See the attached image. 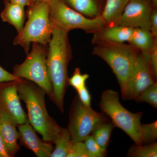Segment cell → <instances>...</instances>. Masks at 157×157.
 <instances>
[{"label": "cell", "mask_w": 157, "mask_h": 157, "mask_svg": "<svg viewBox=\"0 0 157 157\" xmlns=\"http://www.w3.org/2000/svg\"><path fill=\"white\" fill-rule=\"evenodd\" d=\"M68 33L53 27L47 55V69L52 89L49 98L62 113L64 111V99L69 86L68 65L73 58Z\"/></svg>", "instance_id": "cell-1"}, {"label": "cell", "mask_w": 157, "mask_h": 157, "mask_svg": "<svg viewBox=\"0 0 157 157\" xmlns=\"http://www.w3.org/2000/svg\"><path fill=\"white\" fill-rule=\"evenodd\" d=\"M20 99L26 106L27 118L42 140L53 144L61 127L48 114L45 103L46 93L33 82L23 78L18 82Z\"/></svg>", "instance_id": "cell-2"}, {"label": "cell", "mask_w": 157, "mask_h": 157, "mask_svg": "<svg viewBox=\"0 0 157 157\" xmlns=\"http://www.w3.org/2000/svg\"><path fill=\"white\" fill-rule=\"evenodd\" d=\"M92 54L107 63L120 86L122 98L127 100L128 82L139 51L130 44L104 42L96 44Z\"/></svg>", "instance_id": "cell-3"}, {"label": "cell", "mask_w": 157, "mask_h": 157, "mask_svg": "<svg viewBox=\"0 0 157 157\" xmlns=\"http://www.w3.org/2000/svg\"><path fill=\"white\" fill-rule=\"evenodd\" d=\"M25 14L27 21L14 38L13 45L21 46L27 54L33 43L48 45L51 39L53 26L49 18L48 3H33L28 6Z\"/></svg>", "instance_id": "cell-4"}, {"label": "cell", "mask_w": 157, "mask_h": 157, "mask_svg": "<svg viewBox=\"0 0 157 157\" xmlns=\"http://www.w3.org/2000/svg\"><path fill=\"white\" fill-rule=\"evenodd\" d=\"M99 107L109 116L115 127L126 133L137 145L141 143V123L143 113H133L125 109L120 102L118 93L108 89L102 93Z\"/></svg>", "instance_id": "cell-5"}, {"label": "cell", "mask_w": 157, "mask_h": 157, "mask_svg": "<svg viewBox=\"0 0 157 157\" xmlns=\"http://www.w3.org/2000/svg\"><path fill=\"white\" fill-rule=\"evenodd\" d=\"M48 5L52 26L67 33L81 29L86 33L93 34L106 26L102 16L89 18L68 7L62 0H51Z\"/></svg>", "instance_id": "cell-6"}, {"label": "cell", "mask_w": 157, "mask_h": 157, "mask_svg": "<svg viewBox=\"0 0 157 157\" xmlns=\"http://www.w3.org/2000/svg\"><path fill=\"white\" fill-rule=\"evenodd\" d=\"M32 46L24 61L14 67L13 74L18 78L33 82L50 98L52 89L47 69L48 45L34 42Z\"/></svg>", "instance_id": "cell-7"}, {"label": "cell", "mask_w": 157, "mask_h": 157, "mask_svg": "<svg viewBox=\"0 0 157 157\" xmlns=\"http://www.w3.org/2000/svg\"><path fill=\"white\" fill-rule=\"evenodd\" d=\"M107 121L103 113H98L91 107L85 106L76 95L70 107L67 129L72 141H83L100 124Z\"/></svg>", "instance_id": "cell-8"}, {"label": "cell", "mask_w": 157, "mask_h": 157, "mask_svg": "<svg viewBox=\"0 0 157 157\" xmlns=\"http://www.w3.org/2000/svg\"><path fill=\"white\" fill-rule=\"evenodd\" d=\"M150 64V53L139 51L129 78L127 100L136 101L140 94L157 82Z\"/></svg>", "instance_id": "cell-9"}, {"label": "cell", "mask_w": 157, "mask_h": 157, "mask_svg": "<svg viewBox=\"0 0 157 157\" xmlns=\"http://www.w3.org/2000/svg\"><path fill=\"white\" fill-rule=\"evenodd\" d=\"M18 82H0V115L8 119L17 126L24 123L27 118L21 104L17 91Z\"/></svg>", "instance_id": "cell-10"}, {"label": "cell", "mask_w": 157, "mask_h": 157, "mask_svg": "<svg viewBox=\"0 0 157 157\" xmlns=\"http://www.w3.org/2000/svg\"><path fill=\"white\" fill-rule=\"evenodd\" d=\"M155 7L153 0H128L117 25L150 30L151 16Z\"/></svg>", "instance_id": "cell-11"}, {"label": "cell", "mask_w": 157, "mask_h": 157, "mask_svg": "<svg viewBox=\"0 0 157 157\" xmlns=\"http://www.w3.org/2000/svg\"><path fill=\"white\" fill-rule=\"evenodd\" d=\"M20 144L30 150L38 157H50L54 147L52 144L40 139L27 118L24 123L17 125Z\"/></svg>", "instance_id": "cell-12"}, {"label": "cell", "mask_w": 157, "mask_h": 157, "mask_svg": "<svg viewBox=\"0 0 157 157\" xmlns=\"http://www.w3.org/2000/svg\"><path fill=\"white\" fill-rule=\"evenodd\" d=\"M133 28L120 25L105 26L93 34L92 44L104 42L124 43L128 42Z\"/></svg>", "instance_id": "cell-13"}, {"label": "cell", "mask_w": 157, "mask_h": 157, "mask_svg": "<svg viewBox=\"0 0 157 157\" xmlns=\"http://www.w3.org/2000/svg\"><path fill=\"white\" fill-rule=\"evenodd\" d=\"M16 126L11 121L0 115V134L10 157H14L20 148L17 143L19 133Z\"/></svg>", "instance_id": "cell-14"}, {"label": "cell", "mask_w": 157, "mask_h": 157, "mask_svg": "<svg viewBox=\"0 0 157 157\" xmlns=\"http://www.w3.org/2000/svg\"><path fill=\"white\" fill-rule=\"evenodd\" d=\"M68 7L89 18L102 16L106 0H62Z\"/></svg>", "instance_id": "cell-15"}, {"label": "cell", "mask_w": 157, "mask_h": 157, "mask_svg": "<svg viewBox=\"0 0 157 157\" xmlns=\"http://www.w3.org/2000/svg\"><path fill=\"white\" fill-rule=\"evenodd\" d=\"M24 8L23 6L8 1L5 2V7L0 14L2 21L13 25L17 33L24 26L26 15Z\"/></svg>", "instance_id": "cell-16"}, {"label": "cell", "mask_w": 157, "mask_h": 157, "mask_svg": "<svg viewBox=\"0 0 157 157\" xmlns=\"http://www.w3.org/2000/svg\"><path fill=\"white\" fill-rule=\"evenodd\" d=\"M157 39L152 35L151 32L146 29L133 28L129 44L141 52L150 53Z\"/></svg>", "instance_id": "cell-17"}, {"label": "cell", "mask_w": 157, "mask_h": 157, "mask_svg": "<svg viewBox=\"0 0 157 157\" xmlns=\"http://www.w3.org/2000/svg\"><path fill=\"white\" fill-rule=\"evenodd\" d=\"M128 0H106L102 17L106 26L117 25Z\"/></svg>", "instance_id": "cell-18"}, {"label": "cell", "mask_w": 157, "mask_h": 157, "mask_svg": "<svg viewBox=\"0 0 157 157\" xmlns=\"http://www.w3.org/2000/svg\"><path fill=\"white\" fill-rule=\"evenodd\" d=\"M72 143L68 129L61 127L54 142L55 147L50 157H67Z\"/></svg>", "instance_id": "cell-19"}, {"label": "cell", "mask_w": 157, "mask_h": 157, "mask_svg": "<svg viewBox=\"0 0 157 157\" xmlns=\"http://www.w3.org/2000/svg\"><path fill=\"white\" fill-rule=\"evenodd\" d=\"M115 127L112 121H105L97 127L92 133L96 142L104 150L107 151L111 133Z\"/></svg>", "instance_id": "cell-20"}, {"label": "cell", "mask_w": 157, "mask_h": 157, "mask_svg": "<svg viewBox=\"0 0 157 157\" xmlns=\"http://www.w3.org/2000/svg\"><path fill=\"white\" fill-rule=\"evenodd\" d=\"M127 156L157 157V143L155 142L147 145H133L129 149Z\"/></svg>", "instance_id": "cell-21"}, {"label": "cell", "mask_w": 157, "mask_h": 157, "mask_svg": "<svg viewBox=\"0 0 157 157\" xmlns=\"http://www.w3.org/2000/svg\"><path fill=\"white\" fill-rule=\"evenodd\" d=\"M137 102H144L157 108V82L150 86L144 90L137 98Z\"/></svg>", "instance_id": "cell-22"}, {"label": "cell", "mask_w": 157, "mask_h": 157, "mask_svg": "<svg viewBox=\"0 0 157 157\" xmlns=\"http://www.w3.org/2000/svg\"><path fill=\"white\" fill-rule=\"evenodd\" d=\"M157 138V121L152 123L141 124V143H152Z\"/></svg>", "instance_id": "cell-23"}, {"label": "cell", "mask_w": 157, "mask_h": 157, "mask_svg": "<svg viewBox=\"0 0 157 157\" xmlns=\"http://www.w3.org/2000/svg\"><path fill=\"white\" fill-rule=\"evenodd\" d=\"M83 142L88 157H104L107 155V151L101 148L91 135L87 136Z\"/></svg>", "instance_id": "cell-24"}, {"label": "cell", "mask_w": 157, "mask_h": 157, "mask_svg": "<svg viewBox=\"0 0 157 157\" xmlns=\"http://www.w3.org/2000/svg\"><path fill=\"white\" fill-rule=\"evenodd\" d=\"M89 77V75L86 73L82 74L80 69L76 68L72 76L68 78V85L77 90L86 86V80Z\"/></svg>", "instance_id": "cell-25"}, {"label": "cell", "mask_w": 157, "mask_h": 157, "mask_svg": "<svg viewBox=\"0 0 157 157\" xmlns=\"http://www.w3.org/2000/svg\"><path fill=\"white\" fill-rule=\"evenodd\" d=\"M67 157H88L83 141H72Z\"/></svg>", "instance_id": "cell-26"}, {"label": "cell", "mask_w": 157, "mask_h": 157, "mask_svg": "<svg viewBox=\"0 0 157 157\" xmlns=\"http://www.w3.org/2000/svg\"><path fill=\"white\" fill-rule=\"evenodd\" d=\"M76 91L78 93L77 95L78 96V98L82 103L87 107H90L92 100L91 95L86 86Z\"/></svg>", "instance_id": "cell-27"}, {"label": "cell", "mask_w": 157, "mask_h": 157, "mask_svg": "<svg viewBox=\"0 0 157 157\" xmlns=\"http://www.w3.org/2000/svg\"><path fill=\"white\" fill-rule=\"evenodd\" d=\"M150 64L156 80L157 78V41L150 53Z\"/></svg>", "instance_id": "cell-28"}, {"label": "cell", "mask_w": 157, "mask_h": 157, "mask_svg": "<svg viewBox=\"0 0 157 157\" xmlns=\"http://www.w3.org/2000/svg\"><path fill=\"white\" fill-rule=\"evenodd\" d=\"M23 78H18L12 73H9L0 66V82H3L21 81Z\"/></svg>", "instance_id": "cell-29"}, {"label": "cell", "mask_w": 157, "mask_h": 157, "mask_svg": "<svg viewBox=\"0 0 157 157\" xmlns=\"http://www.w3.org/2000/svg\"><path fill=\"white\" fill-rule=\"evenodd\" d=\"M150 31L155 39H157V9H154L151 16Z\"/></svg>", "instance_id": "cell-30"}, {"label": "cell", "mask_w": 157, "mask_h": 157, "mask_svg": "<svg viewBox=\"0 0 157 157\" xmlns=\"http://www.w3.org/2000/svg\"><path fill=\"white\" fill-rule=\"evenodd\" d=\"M0 157H10L0 134Z\"/></svg>", "instance_id": "cell-31"}, {"label": "cell", "mask_w": 157, "mask_h": 157, "mask_svg": "<svg viewBox=\"0 0 157 157\" xmlns=\"http://www.w3.org/2000/svg\"><path fill=\"white\" fill-rule=\"evenodd\" d=\"M8 1L10 2L18 4L24 7H28L30 5V0H8Z\"/></svg>", "instance_id": "cell-32"}, {"label": "cell", "mask_w": 157, "mask_h": 157, "mask_svg": "<svg viewBox=\"0 0 157 157\" xmlns=\"http://www.w3.org/2000/svg\"><path fill=\"white\" fill-rule=\"evenodd\" d=\"M51 0H30V5L34 3L43 2L49 3Z\"/></svg>", "instance_id": "cell-33"}, {"label": "cell", "mask_w": 157, "mask_h": 157, "mask_svg": "<svg viewBox=\"0 0 157 157\" xmlns=\"http://www.w3.org/2000/svg\"><path fill=\"white\" fill-rule=\"evenodd\" d=\"M155 8H157V0H153Z\"/></svg>", "instance_id": "cell-34"}, {"label": "cell", "mask_w": 157, "mask_h": 157, "mask_svg": "<svg viewBox=\"0 0 157 157\" xmlns=\"http://www.w3.org/2000/svg\"><path fill=\"white\" fill-rule=\"evenodd\" d=\"M4 2H8V0H4Z\"/></svg>", "instance_id": "cell-35"}]
</instances>
